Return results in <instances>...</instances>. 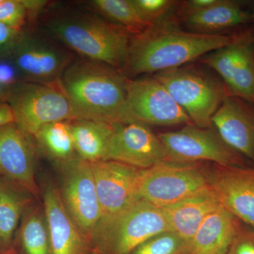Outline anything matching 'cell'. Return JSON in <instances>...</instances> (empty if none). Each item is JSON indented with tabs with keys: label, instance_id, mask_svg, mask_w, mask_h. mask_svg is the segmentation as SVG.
I'll return each mask as SVG.
<instances>
[{
	"label": "cell",
	"instance_id": "obj_38",
	"mask_svg": "<svg viewBox=\"0 0 254 254\" xmlns=\"http://www.w3.org/2000/svg\"><path fill=\"white\" fill-rule=\"evenodd\" d=\"M2 1H3V0H0V4H1V3H2Z\"/></svg>",
	"mask_w": 254,
	"mask_h": 254
},
{
	"label": "cell",
	"instance_id": "obj_22",
	"mask_svg": "<svg viewBox=\"0 0 254 254\" xmlns=\"http://www.w3.org/2000/svg\"><path fill=\"white\" fill-rule=\"evenodd\" d=\"M75 151L88 163L103 161L114 131V124L76 119L68 121Z\"/></svg>",
	"mask_w": 254,
	"mask_h": 254
},
{
	"label": "cell",
	"instance_id": "obj_24",
	"mask_svg": "<svg viewBox=\"0 0 254 254\" xmlns=\"http://www.w3.org/2000/svg\"><path fill=\"white\" fill-rule=\"evenodd\" d=\"M33 137L42 149L52 158L64 162L72 160L76 151L68 121L45 125Z\"/></svg>",
	"mask_w": 254,
	"mask_h": 254
},
{
	"label": "cell",
	"instance_id": "obj_17",
	"mask_svg": "<svg viewBox=\"0 0 254 254\" xmlns=\"http://www.w3.org/2000/svg\"><path fill=\"white\" fill-rule=\"evenodd\" d=\"M212 125L227 145L254 163V105L227 95L212 119Z\"/></svg>",
	"mask_w": 254,
	"mask_h": 254
},
{
	"label": "cell",
	"instance_id": "obj_8",
	"mask_svg": "<svg viewBox=\"0 0 254 254\" xmlns=\"http://www.w3.org/2000/svg\"><path fill=\"white\" fill-rule=\"evenodd\" d=\"M169 160L177 163L209 161L221 166L247 167L250 162L222 140L216 130L187 125L178 131L158 133Z\"/></svg>",
	"mask_w": 254,
	"mask_h": 254
},
{
	"label": "cell",
	"instance_id": "obj_18",
	"mask_svg": "<svg viewBox=\"0 0 254 254\" xmlns=\"http://www.w3.org/2000/svg\"><path fill=\"white\" fill-rule=\"evenodd\" d=\"M43 199L51 254H84L87 239L68 215L58 189L47 187Z\"/></svg>",
	"mask_w": 254,
	"mask_h": 254
},
{
	"label": "cell",
	"instance_id": "obj_35",
	"mask_svg": "<svg viewBox=\"0 0 254 254\" xmlns=\"http://www.w3.org/2000/svg\"><path fill=\"white\" fill-rule=\"evenodd\" d=\"M11 123H15L14 112L9 103L0 102V128Z\"/></svg>",
	"mask_w": 254,
	"mask_h": 254
},
{
	"label": "cell",
	"instance_id": "obj_27",
	"mask_svg": "<svg viewBox=\"0 0 254 254\" xmlns=\"http://www.w3.org/2000/svg\"><path fill=\"white\" fill-rule=\"evenodd\" d=\"M140 18L149 26L168 20L179 4L174 0H131Z\"/></svg>",
	"mask_w": 254,
	"mask_h": 254
},
{
	"label": "cell",
	"instance_id": "obj_34",
	"mask_svg": "<svg viewBox=\"0 0 254 254\" xmlns=\"http://www.w3.org/2000/svg\"><path fill=\"white\" fill-rule=\"evenodd\" d=\"M27 11L28 18H33L46 8L48 1L44 0H22Z\"/></svg>",
	"mask_w": 254,
	"mask_h": 254
},
{
	"label": "cell",
	"instance_id": "obj_21",
	"mask_svg": "<svg viewBox=\"0 0 254 254\" xmlns=\"http://www.w3.org/2000/svg\"><path fill=\"white\" fill-rule=\"evenodd\" d=\"M220 205L213 190H210L162 208L168 218L171 232L188 245L207 215Z\"/></svg>",
	"mask_w": 254,
	"mask_h": 254
},
{
	"label": "cell",
	"instance_id": "obj_19",
	"mask_svg": "<svg viewBox=\"0 0 254 254\" xmlns=\"http://www.w3.org/2000/svg\"><path fill=\"white\" fill-rule=\"evenodd\" d=\"M237 236L235 216L220 205L207 215L187 246L190 254H227Z\"/></svg>",
	"mask_w": 254,
	"mask_h": 254
},
{
	"label": "cell",
	"instance_id": "obj_15",
	"mask_svg": "<svg viewBox=\"0 0 254 254\" xmlns=\"http://www.w3.org/2000/svg\"><path fill=\"white\" fill-rule=\"evenodd\" d=\"M206 173L220 205L254 230V169L216 165Z\"/></svg>",
	"mask_w": 254,
	"mask_h": 254
},
{
	"label": "cell",
	"instance_id": "obj_6",
	"mask_svg": "<svg viewBox=\"0 0 254 254\" xmlns=\"http://www.w3.org/2000/svg\"><path fill=\"white\" fill-rule=\"evenodd\" d=\"M170 231L163 209L139 198L100 222L93 237L109 247L114 254H130L146 241Z\"/></svg>",
	"mask_w": 254,
	"mask_h": 254
},
{
	"label": "cell",
	"instance_id": "obj_9",
	"mask_svg": "<svg viewBox=\"0 0 254 254\" xmlns=\"http://www.w3.org/2000/svg\"><path fill=\"white\" fill-rule=\"evenodd\" d=\"M60 193L80 231L87 240L93 237L102 212L91 164L80 158L68 161Z\"/></svg>",
	"mask_w": 254,
	"mask_h": 254
},
{
	"label": "cell",
	"instance_id": "obj_26",
	"mask_svg": "<svg viewBox=\"0 0 254 254\" xmlns=\"http://www.w3.org/2000/svg\"><path fill=\"white\" fill-rule=\"evenodd\" d=\"M21 240L26 254H50L49 232L46 216L34 209L25 215L21 228Z\"/></svg>",
	"mask_w": 254,
	"mask_h": 254
},
{
	"label": "cell",
	"instance_id": "obj_5",
	"mask_svg": "<svg viewBox=\"0 0 254 254\" xmlns=\"http://www.w3.org/2000/svg\"><path fill=\"white\" fill-rule=\"evenodd\" d=\"M8 103L14 112L15 123L30 137L48 124L77 119L60 79L18 82Z\"/></svg>",
	"mask_w": 254,
	"mask_h": 254
},
{
	"label": "cell",
	"instance_id": "obj_12",
	"mask_svg": "<svg viewBox=\"0 0 254 254\" xmlns=\"http://www.w3.org/2000/svg\"><path fill=\"white\" fill-rule=\"evenodd\" d=\"M8 60L28 82L58 81L73 62L72 55L56 43L25 32Z\"/></svg>",
	"mask_w": 254,
	"mask_h": 254
},
{
	"label": "cell",
	"instance_id": "obj_11",
	"mask_svg": "<svg viewBox=\"0 0 254 254\" xmlns=\"http://www.w3.org/2000/svg\"><path fill=\"white\" fill-rule=\"evenodd\" d=\"M104 160L141 170L170 161L166 148L158 135L141 123L114 124Z\"/></svg>",
	"mask_w": 254,
	"mask_h": 254
},
{
	"label": "cell",
	"instance_id": "obj_1",
	"mask_svg": "<svg viewBox=\"0 0 254 254\" xmlns=\"http://www.w3.org/2000/svg\"><path fill=\"white\" fill-rule=\"evenodd\" d=\"M241 34H199L166 20L132 36L123 70L136 76L180 67L231 44Z\"/></svg>",
	"mask_w": 254,
	"mask_h": 254
},
{
	"label": "cell",
	"instance_id": "obj_14",
	"mask_svg": "<svg viewBox=\"0 0 254 254\" xmlns=\"http://www.w3.org/2000/svg\"><path fill=\"white\" fill-rule=\"evenodd\" d=\"M90 164L101 208L100 222L112 218L139 199L143 170L112 160Z\"/></svg>",
	"mask_w": 254,
	"mask_h": 254
},
{
	"label": "cell",
	"instance_id": "obj_4",
	"mask_svg": "<svg viewBox=\"0 0 254 254\" xmlns=\"http://www.w3.org/2000/svg\"><path fill=\"white\" fill-rule=\"evenodd\" d=\"M195 126L208 128L225 97L226 87L202 70L191 66H180L155 73Z\"/></svg>",
	"mask_w": 254,
	"mask_h": 254
},
{
	"label": "cell",
	"instance_id": "obj_7",
	"mask_svg": "<svg viewBox=\"0 0 254 254\" xmlns=\"http://www.w3.org/2000/svg\"><path fill=\"white\" fill-rule=\"evenodd\" d=\"M193 163L166 161L143 170L139 197L165 208L212 190L208 177Z\"/></svg>",
	"mask_w": 254,
	"mask_h": 254
},
{
	"label": "cell",
	"instance_id": "obj_13",
	"mask_svg": "<svg viewBox=\"0 0 254 254\" xmlns=\"http://www.w3.org/2000/svg\"><path fill=\"white\" fill-rule=\"evenodd\" d=\"M127 90L130 109L140 123L159 126L192 123L187 114L154 76L128 78Z\"/></svg>",
	"mask_w": 254,
	"mask_h": 254
},
{
	"label": "cell",
	"instance_id": "obj_29",
	"mask_svg": "<svg viewBox=\"0 0 254 254\" xmlns=\"http://www.w3.org/2000/svg\"><path fill=\"white\" fill-rule=\"evenodd\" d=\"M28 16L22 0H3L0 4V23L23 30Z\"/></svg>",
	"mask_w": 254,
	"mask_h": 254
},
{
	"label": "cell",
	"instance_id": "obj_37",
	"mask_svg": "<svg viewBox=\"0 0 254 254\" xmlns=\"http://www.w3.org/2000/svg\"><path fill=\"white\" fill-rule=\"evenodd\" d=\"M252 20H254V10L253 14H252ZM252 35H253V36L254 37V27L253 31H252Z\"/></svg>",
	"mask_w": 254,
	"mask_h": 254
},
{
	"label": "cell",
	"instance_id": "obj_3",
	"mask_svg": "<svg viewBox=\"0 0 254 254\" xmlns=\"http://www.w3.org/2000/svg\"><path fill=\"white\" fill-rule=\"evenodd\" d=\"M50 36L86 60L123 69L132 33L97 15L81 11L54 13L44 20Z\"/></svg>",
	"mask_w": 254,
	"mask_h": 254
},
{
	"label": "cell",
	"instance_id": "obj_23",
	"mask_svg": "<svg viewBox=\"0 0 254 254\" xmlns=\"http://www.w3.org/2000/svg\"><path fill=\"white\" fill-rule=\"evenodd\" d=\"M18 190L9 182H0V245L2 247L11 243L27 203Z\"/></svg>",
	"mask_w": 254,
	"mask_h": 254
},
{
	"label": "cell",
	"instance_id": "obj_31",
	"mask_svg": "<svg viewBox=\"0 0 254 254\" xmlns=\"http://www.w3.org/2000/svg\"><path fill=\"white\" fill-rule=\"evenodd\" d=\"M230 250L231 254H254V240L250 237L237 236Z\"/></svg>",
	"mask_w": 254,
	"mask_h": 254
},
{
	"label": "cell",
	"instance_id": "obj_20",
	"mask_svg": "<svg viewBox=\"0 0 254 254\" xmlns=\"http://www.w3.org/2000/svg\"><path fill=\"white\" fill-rule=\"evenodd\" d=\"M184 22L190 32L203 35H222V32L247 24L252 14L242 3L218 0L216 4L198 12L185 15Z\"/></svg>",
	"mask_w": 254,
	"mask_h": 254
},
{
	"label": "cell",
	"instance_id": "obj_36",
	"mask_svg": "<svg viewBox=\"0 0 254 254\" xmlns=\"http://www.w3.org/2000/svg\"><path fill=\"white\" fill-rule=\"evenodd\" d=\"M14 86L15 84H5V83L0 82V102L9 103Z\"/></svg>",
	"mask_w": 254,
	"mask_h": 254
},
{
	"label": "cell",
	"instance_id": "obj_2",
	"mask_svg": "<svg viewBox=\"0 0 254 254\" xmlns=\"http://www.w3.org/2000/svg\"><path fill=\"white\" fill-rule=\"evenodd\" d=\"M127 81L116 68L86 59L73 61L60 78L77 119L140 123L128 105Z\"/></svg>",
	"mask_w": 254,
	"mask_h": 254
},
{
	"label": "cell",
	"instance_id": "obj_25",
	"mask_svg": "<svg viewBox=\"0 0 254 254\" xmlns=\"http://www.w3.org/2000/svg\"><path fill=\"white\" fill-rule=\"evenodd\" d=\"M110 22L136 35L150 27L140 18L131 0H93L88 3Z\"/></svg>",
	"mask_w": 254,
	"mask_h": 254
},
{
	"label": "cell",
	"instance_id": "obj_33",
	"mask_svg": "<svg viewBox=\"0 0 254 254\" xmlns=\"http://www.w3.org/2000/svg\"><path fill=\"white\" fill-rule=\"evenodd\" d=\"M1 60L0 61V82L9 85L18 83L16 78V73H18L12 64L10 63L9 60L7 64L1 63Z\"/></svg>",
	"mask_w": 254,
	"mask_h": 254
},
{
	"label": "cell",
	"instance_id": "obj_16",
	"mask_svg": "<svg viewBox=\"0 0 254 254\" xmlns=\"http://www.w3.org/2000/svg\"><path fill=\"white\" fill-rule=\"evenodd\" d=\"M29 137L16 123L0 128V175L20 190L38 196L35 153Z\"/></svg>",
	"mask_w": 254,
	"mask_h": 254
},
{
	"label": "cell",
	"instance_id": "obj_30",
	"mask_svg": "<svg viewBox=\"0 0 254 254\" xmlns=\"http://www.w3.org/2000/svg\"><path fill=\"white\" fill-rule=\"evenodd\" d=\"M23 33L0 23V61L9 59Z\"/></svg>",
	"mask_w": 254,
	"mask_h": 254
},
{
	"label": "cell",
	"instance_id": "obj_10",
	"mask_svg": "<svg viewBox=\"0 0 254 254\" xmlns=\"http://www.w3.org/2000/svg\"><path fill=\"white\" fill-rule=\"evenodd\" d=\"M201 62L216 71L229 95L254 105V37L242 33L234 43L202 57Z\"/></svg>",
	"mask_w": 254,
	"mask_h": 254
},
{
	"label": "cell",
	"instance_id": "obj_32",
	"mask_svg": "<svg viewBox=\"0 0 254 254\" xmlns=\"http://www.w3.org/2000/svg\"><path fill=\"white\" fill-rule=\"evenodd\" d=\"M218 1V0H190L184 1L182 4L184 16L207 9L216 4Z\"/></svg>",
	"mask_w": 254,
	"mask_h": 254
},
{
	"label": "cell",
	"instance_id": "obj_28",
	"mask_svg": "<svg viewBox=\"0 0 254 254\" xmlns=\"http://www.w3.org/2000/svg\"><path fill=\"white\" fill-rule=\"evenodd\" d=\"M187 245L181 237L173 232H166L153 237L130 254H176Z\"/></svg>",
	"mask_w": 254,
	"mask_h": 254
}]
</instances>
